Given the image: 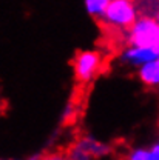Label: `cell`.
Wrapping results in <instances>:
<instances>
[{
    "label": "cell",
    "instance_id": "obj_2",
    "mask_svg": "<svg viewBox=\"0 0 159 160\" xmlns=\"http://www.w3.org/2000/svg\"><path fill=\"white\" fill-rule=\"evenodd\" d=\"M130 43L139 48H159V22L144 17L130 31Z\"/></svg>",
    "mask_w": 159,
    "mask_h": 160
},
{
    "label": "cell",
    "instance_id": "obj_3",
    "mask_svg": "<svg viewBox=\"0 0 159 160\" xmlns=\"http://www.w3.org/2000/svg\"><path fill=\"white\" fill-rule=\"evenodd\" d=\"M105 20L125 31H131L136 23L135 6L131 0H110L105 9Z\"/></svg>",
    "mask_w": 159,
    "mask_h": 160
},
{
    "label": "cell",
    "instance_id": "obj_8",
    "mask_svg": "<svg viewBox=\"0 0 159 160\" xmlns=\"http://www.w3.org/2000/svg\"><path fill=\"white\" fill-rule=\"evenodd\" d=\"M40 160H70V157L66 156L65 151H57V152H50V154L42 156Z\"/></svg>",
    "mask_w": 159,
    "mask_h": 160
},
{
    "label": "cell",
    "instance_id": "obj_1",
    "mask_svg": "<svg viewBox=\"0 0 159 160\" xmlns=\"http://www.w3.org/2000/svg\"><path fill=\"white\" fill-rule=\"evenodd\" d=\"M107 59H103L102 54L94 51L79 52L73 59V69L79 83H88L91 79H94L99 72L103 71Z\"/></svg>",
    "mask_w": 159,
    "mask_h": 160
},
{
    "label": "cell",
    "instance_id": "obj_9",
    "mask_svg": "<svg viewBox=\"0 0 159 160\" xmlns=\"http://www.w3.org/2000/svg\"><path fill=\"white\" fill-rule=\"evenodd\" d=\"M158 60H159V57H158Z\"/></svg>",
    "mask_w": 159,
    "mask_h": 160
},
{
    "label": "cell",
    "instance_id": "obj_5",
    "mask_svg": "<svg viewBox=\"0 0 159 160\" xmlns=\"http://www.w3.org/2000/svg\"><path fill=\"white\" fill-rule=\"evenodd\" d=\"M127 57L131 62L144 65L147 62L156 60V57H159V48H139V46H136L127 52Z\"/></svg>",
    "mask_w": 159,
    "mask_h": 160
},
{
    "label": "cell",
    "instance_id": "obj_4",
    "mask_svg": "<svg viewBox=\"0 0 159 160\" xmlns=\"http://www.w3.org/2000/svg\"><path fill=\"white\" fill-rule=\"evenodd\" d=\"M76 143L85 152H88L94 160L108 156L110 151H111L107 145H103V143H100V142H98L94 139H90V137H80V139L76 140Z\"/></svg>",
    "mask_w": 159,
    "mask_h": 160
},
{
    "label": "cell",
    "instance_id": "obj_7",
    "mask_svg": "<svg viewBox=\"0 0 159 160\" xmlns=\"http://www.w3.org/2000/svg\"><path fill=\"white\" fill-rule=\"evenodd\" d=\"M125 160H156L151 149H135L131 151Z\"/></svg>",
    "mask_w": 159,
    "mask_h": 160
},
{
    "label": "cell",
    "instance_id": "obj_6",
    "mask_svg": "<svg viewBox=\"0 0 159 160\" xmlns=\"http://www.w3.org/2000/svg\"><path fill=\"white\" fill-rule=\"evenodd\" d=\"M140 79L147 86L159 85V60H151L144 63L140 69Z\"/></svg>",
    "mask_w": 159,
    "mask_h": 160
}]
</instances>
